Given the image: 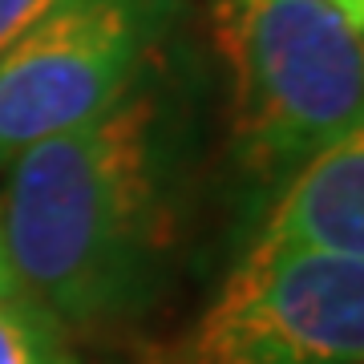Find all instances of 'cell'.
Masks as SVG:
<instances>
[{
    "label": "cell",
    "instance_id": "6da1fadb",
    "mask_svg": "<svg viewBox=\"0 0 364 364\" xmlns=\"http://www.w3.org/2000/svg\"><path fill=\"white\" fill-rule=\"evenodd\" d=\"M166 49L102 114L4 166L0 231L21 296L65 332L138 328L178 279L198 105Z\"/></svg>",
    "mask_w": 364,
    "mask_h": 364
},
{
    "label": "cell",
    "instance_id": "7a4b0ae2",
    "mask_svg": "<svg viewBox=\"0 0 364 364\" xmlns=\"http://www.w3.org/2000/svg\"><path fill=\"white\" fill-rule=\"evenodd\" d=\"M227 162L243 223L312 154L360 130V28L328 0H215Z\"/></svg>",
    "mask_w": 364,
    "mask_h": 364
},
{
    "label": "cell",
    "instance_id": "3957f363",
    "mask_svg": "<svg viewBox=\"0 0 364 364\" xmlns=\"http://www.w3.org/2000/svg\"><path fill=\"white\" fill-rule=\"evenodd\" d=\"M178 13L182 0H57L0 53V170L122 97Z\"/></svg>",
    "mask_w": 364,
    "mask_h": 364
},
{
    "label": "cell",
    "instance_id": "277c9868",
    "mask_svg": "<svg viewBox=\"0 0 364 364\" xmlns=\"http://www.w3.org/2000/svg\"><path fill=\"white\" fill-rule=\"evenodd\" d=\"M360 255L243 239L182 364H360Z\"/></svg>",
    "mask_w": 364,
    "mask_h": 364
},
{
    "label": "cell",
    "instance_id": "5b68a950",
    "mask_svg": "<svg viewBox=\"0 0 364 364\" xmlns=\"http://www.w3.org/2000/svg\"><path fill=\"white\" fill-rule=\"evenodd\" d=\"M247 239L328 255H364V138L328 142L247 219Z\"/></svg>",
    "mask_w": 364,
    "mask_h": 364
},
{
    "label": "cell",
    "instance_id": "8992f818",
    "mask_svg": "<svg viewBox=\"0 0 364 364\" xmlns=\"http://www.w3.org/2000/svg\"><path fill=\"white\" fill-rule=\"evenodd\" d=\"M0 364H90L69 332L33 299H0Z\"/></svg>",
    "mask_w": 364,
    "mask_h": 364
},
{
    "label": "cell",
    "instance_id": "52a82bcc",
    "mask_svg": "<svg viewBox=\"0 0 364 364\" xmlns=\"http://www.w3.org/2000/svg\"><path fill=\"white\" fill-rule=\"evenodd\" d=\"M57 0H0V53L9 49L25 28H33Z\"/></svg>",
    "mask_w": 364,
    "mask_h": 364
},
{
    "label": "cell",
    "instance_id": "ba28073f",
    "mask_svg": "<svg viewBox=\"0 0 364 364\" xmlns=\"http://www.w3.org/2000/svg\"><path fill=\"white\" fill-rule=\"evenodd\" d=\"M21 296V284H16L13 259H9V247H4V231H0V299H16Z\"/></svg>",
    "mask_w": 364,
    "mask_h": 364
},
{
    "label": "cell",
    "instance_id": "9c48e42d",
    "mask_svg": "<svg viewBox=\"0 0 364 364\" xmlns=\"http://www.w3.org/2000/svg\"><path fill=\"white\" fill-rule=\"evenodd\" d=\"M328 4H332L336 13H344V16H348V21H352L356 28L364 25V0H328Z\"/></svg>",
    "mask_w": 364,
    "mask_h": 364
}]
</instances>
